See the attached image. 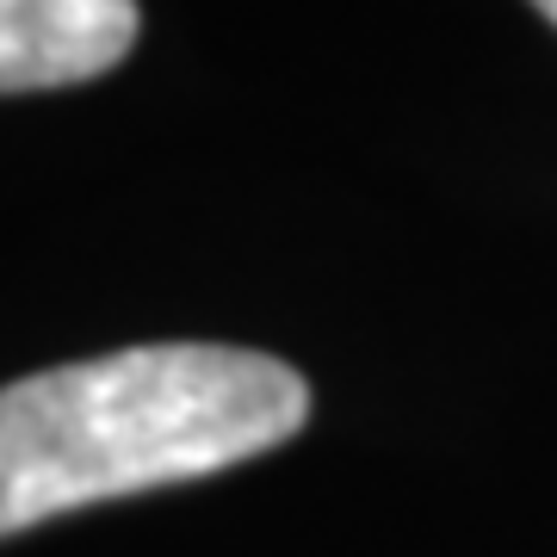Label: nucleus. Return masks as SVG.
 <instances>
[{"mask_svg": "<svg viewBox=\"0 0 557 557\" xmlns=\"http://www.w3.org/2000/svg\"><path fill=\"white\" fill-rule=\"evenodd\" d=\"M310 416V384L273 354L156 341L0 391V533L87 502L211 478L273 453Z\"/></svg>", "mask_w": 557, "mask_h": 557, "instance_id": "1", "label": "nucleus"}, {"mask_svg": "<svg viewBox=\"0 0 557 557\" xmlns=\"http://www.w3.org/2000/svg\"><path fill=\"white\" fill-rule=\"evenodd\" d=\"M137 44V0H0V87L44 94L119 69Z\"/></svg>", "mask_w": 557, "mask_h": 557, "instance_id": "2", "label": "nucleus"}, {"mask_svg": "<svg viewBox=\"0 0 557 557\" xmlns=\"http://www.w3.org/2000/svg\"><path fill=\"white\" fill-rule=\"evenodd\" d=\"M533 7H539V13H545L552 25H557V0H533Z\"/></svg>", "mask_w": 557, "mask_h": 557, "instance_id": "3", "label": "nucleus"}]
</instances>
